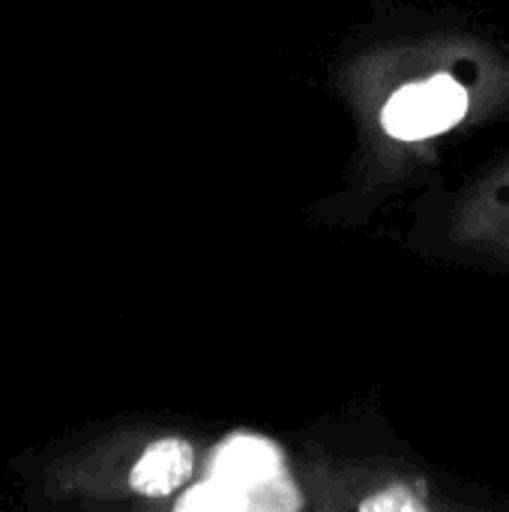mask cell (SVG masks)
Instances as JSON below:
<instances>
[{"label":"cell","mask_w":509,"mask_h":512,"mask_svg":"<svg viewBox=\"0 0 509 512\" xmlns=\"http://www.w3.org/2000/svg\"><path fill=\"white\" fill-rule=\"evenodd\" d=\"M468 111L465 87L450 75H435L396 90L384 108V129L399 141H423L447 132Z\"/></svg>","instance_id":"cell-1"},{"label":"cell","mask_w":509,"mask_h":512,"mask_svg":"<svg viewBox=\"0 0 509 512\" xmlns=\"http://www.w3.org/2000/svg\"><path fill=\"white\" fill-rule=\"evenodd\" d=\"M195 468V453L180 438H162L153 441L141 456L129 480V492L144 498H165L174 489H180Z\"/></svg>","instance_id":"cell-2"},{"label":"cell","mask_w":509,"mask_h":512,"mask_svg":"<svg viewBox=\"0 0 509 512\" xmlns=\"http://www.w3.org/2000/svg\"><path fill=\"white\" fill-rule=\"evenodd\" d=\"M360 510H423V501L420 498H414V495H408V489H402V486H396V489H387V492H381V495H375V498H369V501H363V507Z\"/></svg>","instance_id":"cell-3"}]
</instances>
